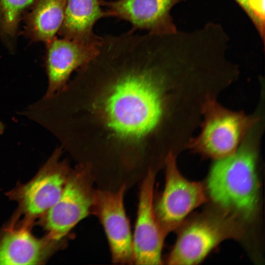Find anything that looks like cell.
Instances as JSON below:
<instances>
[{"instance_id": "6da1fadb", "label": "cell", "mask_w": 265, "mask_h": 265, "mask_svg": "<svg viewBox=\"0 0 265 265\" xmlns=\"http://www.w3.org/2000/svg\"><path fill=\"white\" fill-rule=\"evenodd\" d=\"M153 67H133L113 87L105 103L108 126L121 136L139 138L151 131L162 113Z\"/></svg>"}, {"instance_id": "7a4b0ae2", "label": "cell", "mask_w": 265, "mask_h": 265, "mask_svg": "<svg viewBox=\"0 0 265 265\" xmlns=\"http://www.w3.org/2000/svg\"><path fill=\"white\" fill-rule=\"evenodd\" d=\"M256 159L255 151L244 145L234 154L217 159L208 178L207 190L213 202L240 220H251L257 212L259 186Z\"/></svg>"}, {"instance_id": "3957f363", "label": "cell", "mask_w": 265, "mask_h": 265, "mask_svg": "<svg viewBox=\"0 0 265 265\" xmlns=\"http://www.w3.org/2000/svg\"><path fill=\"white\" fill-rule=\"evenodd\" d=\"M217 207L198 215L182 227L167 260L168 264H198L223 241L241 238V220Z\"/></svg>"}, {"instance_id": "277c9868", "label": "cell", "mask_w": 265, "mask_h": 265, "mask_svg": "<svg viewBox=\"0 0 265 265\" xmlns=\"http://www.w3.org/2000/svg\"><path fill=\"white\" fill-rule=\"evenodd\" d=\"M202 112L201 132L187 145L193 151L216 159L234 154L246 132L258 120L242 112L228 110L211 98L205 102Z\"/></svg>"}, {"instance_id": "5b68a950", "label": "cell", "mask_w": 265, "mask_h": 265, "mask_svg": "<svg viewBox=\"0 0 265 265\" xmlns=\"http://www.w3.org/2000/svg\"><path fill=\"white\" fill-rule=\"evenodd\" d=\"M94 175L88 164L71 170L57 201L44 215L49 238L59 241L91 212L94 192Z\"/></svg>"}, {"instance_id": "8992f818", "label": "cell", "mask_w": 265, "mask_h": 265, "mask_svg": "<svg viewBox=\"0 0 265 265\" xmlns=\"http://www.w3.org/2000/svg\"><path fill=\"white\" fill-rule=\"evenodd\" d=\"M165 162V187L154 209L158 223L166 237L178 228L190 212L207 200L201 183L189 181L180 173L172 152L168 154Z\"/></svg>"}, {"instance_id": "52a82bcc", "label": "cell", "mask_w": 265, "mask_h": 265, "mask_svg": "<svg viewBox=\"0 0 265 265\" xmlns=\"http://www.w3.org/2000/svg\"><path fill=\"white\" fill-rule=\"evenodd\" d=\"M126 187L123 183L116 191L95 189L91 212L104 228L112 262L131 265L134 264L132 237L124 205Z\"/></svg>"}, {"instance_id": "ba28073f", "label": "cell", "mask_w": 265, "mask_h": 265, "mask_svg": "<svg viewBox=\"0 0 265 265\" xmlns=\"http://www.w3.org/2000/svg\"><path fill=\"white\" fill-rule=\"evenodd\" d=\"M56 148L37 175L18 191L21 209L29 218L45 213L57 201L71 171L66 160L60 161Z\"/></svg>"}, {"instance_id": "9c48e42d", "label": "cell", "mask_w": 265, "mask_h": 265, "mask_svg": "<svg viewBox=\"0 0 265 265\" xmlns=\"http://www.w3.org/2000/svg\"><path fill=\"white\" fill-rule=\"evenodd\" d=\"M156 174L150 168L141 184L137 215L132 237L134 264H162L165 236L158 223L154 209Z\"/></svg>"}, {"instance_id": "30bf717a", "label": "cell", "mask_w": 265, "mask_h": 265, "mask_svg": "<svg viewBox=\"0 0 265 265\" xmlns=\"http://www.w3.org/2000/svg\"><path fill=\"white\" fill-rule=\"evenodd\" d=\"M185 0H103L109 17L129 22L131 31L146 30L148 33L163 35L177 30L170 15L172 8Z\"/></svg>"}, {"instance_id": "8fae6325", "label": "cell", "mask_w": 265, "mask_h": 265, "mask_svg": "<svg viewBox=\"0 0 265 265\" xmlns=\"http://www.w3.org/2000/svg\"><path fill=\"white\" fill-rule=\"evenodd\" d=\"M47 45L48 87L45 97H51L66 88L74 71L86 69L97 55L100 44L87 45L65 38H54Z\"/></svg>"}, {"instance_id": "7c38bea8", "label": "cell", "mask_w": 265, "mask_h": 265, "mask_svg": "<svg viewBox=\"0 0 265 265\" xmlns=\"http://www.w3.org/2000/svg\"><path fill=\"white\" fill-rule=\"evenodd\" d=\"M103 0H67L64 20L59 30L63 38L78 43L97 46L101 37L93 31L101 19L109 17L102 8Z\"/></svg>"}, {"instance_id": "4fadbf2b", "label": "cell", "mask_w": 265, "mask_h": 265, "mask_svg": "<svg viewBox=\"0 0 265 265\" xmlns=\"http://www.w3.org/2000/svg\"><path fill=\"white\" fill-rule=\"evenodd\" d=\"M48 241L26 229L12 230L0 239V265H37L49 253Z\"/></svg>"}, {"instance_id": "5bb4252c", "label": "cell", "mask_w": 265, "mask_h": 265, "mask_svg": "<svg viewBox=\"0 0 265 265\" xmlns=\"http://www.w3.org/2000/svg\"><path fill=\"white\" fill-rule=\"evenodd\" d=\"M67 0H36L26 18V32L33 41L48 44L62 24Z\"/></svg>"}, {"instance_id": "9a60e30c", "label": "cell", "mask_w": 265, "mask_h": 265, "mask_svg": "<svg viewBox=\"0 0 265 265\" xmlns=\"http://www.w3.org/2000/svg\"><path fill=\"white\" fill-rule=\"evenodd\" d=\"M36 0H0V33L7 39L15 37L23 11Z\"/></svg>"}, {"instance_id": "2e32d148", "label": "cell", "mask_w": 265, "mask_h": 265, "mask_svg": "<svg viewBox=\"0 0 265 265\" xmlns=\"http://www.w3.org/2000/svg\"><path fill=\"white\" fill-rule=\"evenodd\" d=\"M238 4L242 8L249 17L252 15V12L250 8L248 0H235Z\"/></svg>"}, {"instance_id": "e0dca14e", "label": "cell", "mask_w": 265, "mask_h": 265, "mask_svg": "<svg viewBox=\"0 0 265 265\" xmlns=\"http://www.w3.org/2000/svg\"><path fill=\"white\" fill-rule=\"evenodd\" d=\"M248 4L252 6H260L264 3L265 0H248Z\"/></svg>"}, {"instance_id": "ac0fdd59", "label": "cell", "mask_w": 265, "mask_h": 265, "mask_svg": "<svg viewBox=\"0 0 265 265\" xmlns=\"http://www.w3.org/2000/svg\"><path fill=\"white\" fill-rule=\"evenodd\" d=\"M4 131V125L1 122H0V136L3 133Z\"/></svg>"}]
</instances>
